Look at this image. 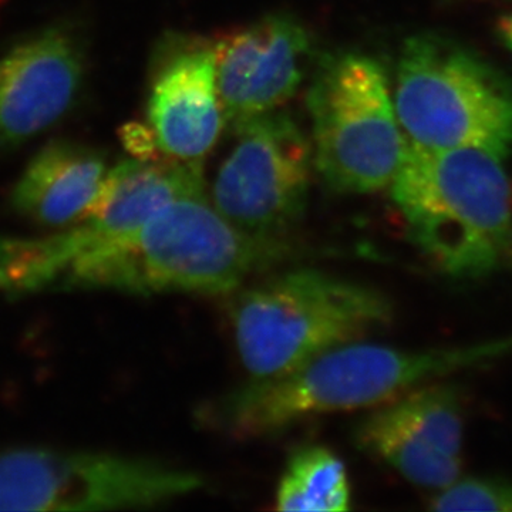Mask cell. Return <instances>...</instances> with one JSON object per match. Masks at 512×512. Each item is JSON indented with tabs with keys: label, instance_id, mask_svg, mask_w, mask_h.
I'll use <instances>...</instances> for the list:
<instances>
[{
	"label": "cell",
	"instance_id": "cell-1",
	"mask_svg": "<svg viewBox=\"0 0 512 512\" xmlns=\"http://www.w3.org/2000/svg\"><path fill=\"white\" fill-rule=\"evenodd\" d=\"M512 333L427 350L345 343L285 375L254 380L201 410L202 421L237 439H262L322 414L375 409L439 377L510 356Z\"/></svg>",
	"mask_w": 512,
	"mask_h": 512
},
{
	"label": "cell",
	"instance_id": "cell-2",
	"mask_svg": "<svg viewBox=\"0 0 512 512\" xmlns=\"http://www.w3.org/2000/svg\"><path fill=\"white\" fill-rule=\"evenodd\" d=\"M291 252L284 238L258 237L235 227L202 194L174 202L137 231L104 239L77 256L56 291L227 295Z\"/></svg>",
	"mask_w": 512,
	"mask_h": 512
},
{
	"label": "cell",
	"instance_id": "cell-3",
	"mask_svg": "<svg viewBox=\"0 0 512 512\" xmlns=\"http://www.w3.org/2000/svg\"><path fill=\"white\" fill-rule=\"evenodd\" d=\"M478 147L424 148L406 140L392 198L413 244L436 271L476 282L512 269V177Z\"/></svg>",
	"mask_w": 512,
	"mask_h": 512
},
{
	"label": "cell",
	"instance_id": "cell-4",
	"mask_svg": "<svg viewBox=\"0 0 512 512\" xmlns=\"http://www.w3.org/2000/svg\"><path fill=\"white\" fill-rule=\"evenodd\" d=\"M231 318L242 365L261 380L362 340L392 320L393 305L372 286L298 268L238 293Z\"/></svg>",
	"mask_w": 512,
	"mask_h": 512
},
{
	"label": "cell",
	"instance_id": "cell-5",
	"mask_svg": "<svg viewBox=\"0 0 512 512\" xmlns=\"http://www.w3.org/2000/svg\"><path fill=\"white\" fill-rule=\"evenodd\" d=\"M394 109L404 138L424 148L512 153V82L448 37L421 33L400 52Z\"/></svg>",
	"mask_w": 512,
	"mask_h": 512
},
{
	"label": "cell",
	"instance_id": "cell-6",
	"mask_svg": "<svg viewBox=\"0 0 512 512\" xmlns=\"http://www.w3.org/2000/svg\"><path fill=\"white\" fill-rule=\"evenodd\" d=\"M313 165L330 190L370 194L392 184L406 138L383 67L343 52L325 57L308 93Z\"/></svg>",
	"mask_w": 512,
	"mask_h": 512
},
{
	"label": "cell",
	"instance_id": "cell-7",
	"mask_svg": "<svg viewBox=\"0 0 512 512\" xmlns=\"http://www.w3.org/2000/svg\"><path fill=\"white\" fill-rule=\"evenodd\" d=\"M204 484L195 471L146 458L49 448L0 451V511L153 508Z\"/></svg>",
	"mask_w": 512,
	"mask_h": 512
},
{
	"label": "cell",
	"instance_id": "cell-8",
	"mask_svg": "<svg viewBox=\"0 0 512 512\" xmlns=\"http://www.w3.org/2000/svg\"><path fill=\"white\" fill-rule=\"evenodd\" d=\"M232 127L235 144L212 185V205L242 231L284 238L308 204L311 143L281 109Z\"/></svg>",
	"mask_w": 512,
	"mask_h": 512
},
{
	"label": "cell",
	"instance_id": "cell-9",
	"mask_svg": "<svg viewBox=\"0 0 512 512\" xmlns=\"http://www.w3.org/2000/svg\"><path fill=\"white\" fill-rule=\"evenodd\" d=\"M86 43L70 25L26 37L0 56V148H15L72 109L86 74Z\"/></svg>",
	"mask_w": 512,
	"mask_h": 512
},
{
	"label": "cell",
	"instance_id": "cell-10",
	"mask_svg": "<svg viewBox=\"0 0 512 512\" xmlns=\"http://www.w3.org/2000/svg\"><path fill=\"white\" fill-rule=\"evenodd\" d=\"M148 120L165 157L202 161L210 153L227 123L214 42L173 35L161 43L151 67Z\"/></svg>",
	"mask_w": 512,
	"mask_h": 512
},
{
	"label": "cell",
	"instance_id": "cell-11",
	"mask_svg": "<svg viewBox=\"0 0 512 512\" xmlns=\"http://www.w3.org/2000/svg\"><path fill=\"white\" fill-rule=\"evenodd\" d=\"M217 83L227 123L279 110L295 96L312 56L311 36L288 15H269L222 36Z\"/></svg>",
	"mask_w": 512,
	"mask_h": 512
},
{
	"label": "cell",
	"instance_id": "cell-12",
	"mask_svg": "<svg viewBox=\"0 0 512 512\" xmlns=\"http://www.w3.org/2000/svg\"><path fill=\"white\" fill-rule=\"evenodd\" d=\"M202 194V161L127 160L107 171L96 201L79 222L101 241L123 237L174 202Z\"/></svg>",
	"mask_w": 512,
	"mask_h": 512
},
{
	"label": "cell",
	"instance_id": "cell-13",
	"mask_svg": "<svg viewBox=\"0 0 512 512\" xmlns=\"http://www.w3.org/2000/svg\"><path fill=\"white\" fill-rule=\"evenodd\" d=\"M106 174L99 151L55 141L36 154L13 188V210L47 227L74 224L96 201Z\"/></svg>",
	"mask_w": 512,
	"mask_h": 512
},
{
	"label": "cell",
	"instance_id": "cell-14",
	"mask_svg": "<svg viewBox=\"0 0 512 512\" xmlns=\"http://www.w3.org/2000/svg\"><path fill=\"white\" fill-rule=\"evenodd\" d=\"M355 441L417 487L440 491L461 476L463 460L448 456L393 400L375 407L357 424Z\"/></svg>",
	"mask_w": 512,
	"mask_h": 512
},
{
	"label": "cell",
	"instance_id": "cell-15",
	"mask_svg": "<svg viewBox=\"0 0 512 512\" xmlns=\"http://www.w3.org/2000/svg\"><path fill=\"white\" fill-rule=\"evenodd\" d=\"M275 500L278 511L350 510L352 491L345 464L329 448H301L289 458Z\"/></svg>",
	"mask_w": 512,
	"mask_h": 512
},
{
	"label": "cell",
	"instance_id": "cell-16",
	"mask_svg": "<svg viewBox=\"0 0 512 512\" xmlns=\"http://www.w3.org/2000/svg\"><path fill=\"white\" fill-rule=\"evenodd\" d=\"M434 511L512 512V480L500 477L458 478L430 498Z\"/></svg>",
	"mask_w": 512,
	"mask_h": 512
},
{
	"label": "cell",
	"instance_id": "cell-17",
	"mask_svg": "<svg viewBox=\"0 0 512 512\" xmlns=\"http://www.w3.org/2000/svg\"><path fill=\"white\" fill-rule=\"evenodd\" d=\"M498 33H500L505 46L512 52V13L500 19V22H498Z\"/></svg>",
	"mask_w": 512,
	"mask_h": 512
}]
</instances>
